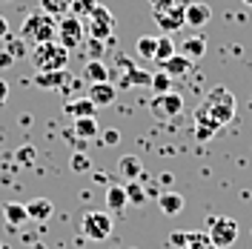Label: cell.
<instances>
[{
	"label": "cell",
	"instance_id": "cell-12",
	"mask_svg": "<svg viewBox=\"0 0 252 249\" xmlns=\"http://www.w3.org/2000/svg\"><path fill=\"white\" fill-rule=\"evenodd\" d=\"M86 97L92 100L97 109H100V106H112V103H115V97H118V89L112 86L109 80H106V83H92Z\"/></svg>",
	"mask_w": 252,
	"mask_h": 249
},
{
	"label": "cell",
	"instance_id": "cell-30",
	"mask_svg": "<svg viewBox=\"0 0 252 249\" xmlns=\"http://www.w3.org/2000/svg\"><path fill=\"white\" fill-rule=\"evenodd\" d=\"M94 3H97V0H75V3H72V12H69V15H75V17H80V20H86V17L92 15Z\"/></svg>",
	"mask_w": 252,
	"mask_h": 249
},
{
	"label": "cell",
	"instance_id": "cell-14",
	"mask_svg": "<svg viewBox=\"0 0 252 249\" xmlns=\"http://www.w3.org/2000/svg\"><path fill=\"white\" fill-rule=\"evenodd\" d=\"M118 172H121L124 181H141L143 166H141V160H138L135 155H124L121 160H118Z\"/></svg>",
	"mask_w": 252,
	"mask_h": 249
},
{
	"label": "cell",
	"instance_id": "cell-10",
	"mask_svg": "<svg viewBox=\"0 0 252 249\" xmlns=\"http://www.w3.org/2000/svg\"><path fill=\"white\" fill-rule=\"evenodd\" d=\"M184 20H187V26H192V29H204L206 23L212 20V9L206 3H201V0H192V3L184 6Z\"/></svg>",
	"mask_w": 252,
	"mask_h": 249
},
{
	"label": "cell",
	"instance_id": "cell-40",
	"mask_svg": "<svg viewBox=\"0 0 252 249\" xmlns=\"http://www.w3.org/2000/svg\"><path fill=\"white\" fill-rule=\"evenodd\" d=\"M129 249H135V247H129Z\"/></svg>",
	"mask_w": 252,
	"mask_h": 249
},
{
	"label": "cell",
	"instance_id": "cell-32",
	"mask_svg": "<svg viewBox=\"0 0 252 249\" xmlns=\"http://www.w3.org/2000/svg\"><path fill=\"white\" fill-rule=\"evenodd\" d=\"M72 169L75 172H86L89 169V157L83 155V152H75V155H72Z\"/></svg>",
	"mask_w": 252,
	"mask_h": 249
},
{
	"label": "cell",
	"instance_id": "cell-5",
	"mask_svg": "<svg viewBox=\"0 0 252 249\" xmlns=\"http://www.w3.org/2000/svg\"><path fill=\"white\" fill-rule=\"evenodd\" d=\"M206 235L212 241L215 249H226L238 241V220L226 218V215H215V218L206 220Z\"/></svg>",
	"mask_w": 252,
	"mask_h": 249
},
{
	"label": "cell",
	"instance_id": "cell-4",
	"mask_svg": "<svg viewBox=\"0 0 252 249\" xmlns=\"http://www.w3.org/2000/svg\"><path fill=\"white\" fill-rule=\"evenodd\" d=\"M69 63V49L61 46L58 40H49L32 49V66L37 72H55V69H66Z\"/></svg>",
	"mask_w": 252,
	"mask_h": 249
},
{
	"label": "cell",
	"instance_id": "cell-26",
	"mask_svg": "<svg viewBox=\"0 0 252 249\" xmlns=\"http://www.w3.org/2000/svg\"><path fill=\"white\" fill-rule=\"evenodd\" d=\"M124 189H126V201L132 203V206H143V201H146L143 184H138V181H129V184H124Z\"/></svg>",
	"mask_w": 252,
	"mask_h": 249
},
{
	"label": "cell",
	"instance_id": "cell-11",
	"mask_svg": "<svg viewBox=\"0 0 252 249\" xmlns=\"http://www.w3.org/2000/svg\"><path fill=\"white\" fill-rule=\"evenodd\" d=\"M69 80H72V75L66 69H55V72H34L32 83L40 89H63V86H69Z\"/></svg>",
	"mask_w": 252,
	"mask_h": 249
},
{
	"label": "cell",
	"instance_id": "cell-21",
	"mask_svg": "<svg viewBox=\"0 0 252 249\" xmlns=\"http://www.w3.org/2000/svg\"><path fill=\"white\" fill-rule=\"evenodd\" d=\"M175 55V43L169 34H160L158 37V46H155V58H152V63H158V66H163V63L169 61Z\"/></svg>",
	"mask_w": 252,
	"mask_h": 249
},
{
	"label": "cell",
	"instance_id": "cell-1",
	"mask_svg": "<svg viewBox=\"0 0 252 249\" xmlns=\"http://www.w3.org/2000/svg\"><path fill=\"white\" fill-rule=\"evenodd\" d=\"M198 109L204 112V115H209V118H215L220 126H226L235 118L238 103H235V94L229 92L226 86H212V89L204 94V100H201Z\"/></svg>",
	"mask_w": 252,
	"mask_h": 249
},
{
	"label": "cell",
	"instance_id": "cell-24",
	"mask_svg": "<svg viewBox=\"0 0 252 249\" xmlns=\"http://www.w3.org/2000/svg\"><path fill=\"white\" fill-rule=\"evenodd\" d=\"M86 78H89V83H106L109 80V69L100 61H89L86 63Z\"/></svg>",
	"mask_w": 252,
	"mask_h": 249
},
{
	"label": "cell",
	"instance_id": "cell-33",
	"mask_svg": "<svg viewBox=\"0 0 252 249\" xmlns=\"http://www.w3.org/2000/svg\"><path fill=\"white\" fill-rule=\"evenodd\" d=\"M118 140H121V132H118V129H106V132H103V143H106V146H115Z\"/></svg>",
	"mask_w": 252,
	"mask_h": 249
},
{
	"label": "cell",
	"instance_id": "cell-13",
	"mask_svg": "<svg viewBox=\"0 0 252 249\" xmlns=\"http://www.w3.org/2000/svg\"><path fill=\"white\" fill-rule=\"evenodd\" d=\"M192 58H187V55H178V52H175L172 58H169V61L163 63V66H160V69H163V72H166V75H169V78H187L189 72H192Z\"/></svg>",
	"mask_w": 252,
	"mask_h": 249
},
{
	"label": "cell",
	"instance_id": "cell-37",
	"mask_svg": "<svg viewBox=\"0 0 252 249\" xmlns=\"http://www.w3.org/2000/svg\"><path fill=\"white\" fill-rule=\"evenodd\" d=\"M0 37H9V20L0 15Z\"/></svg>",
	"mask_w": 252,
	"mask_h": 249
},
{
	"label": "cell",
	"instance_id": "cell-29",
	"mask_svg": "<svg viewBox=\"0 0 252 249\" xmlns=\"http://www.w3.org/2000/svg\"><path fill=\"white\" fill-rule=\"evenodd\" d=\"M149 86H152V92L160 94V92H172V78L160 69V72H155L152 75V80H149Z\"/></svg>",
	"mask_w": 252,
	"mask_h": 249
},
{
	"label": "cell",
	"instance_id": "cell-23",
	"mask_svg": "<svg viewBox=\"0 0 252 249\" xmlns=\"http://www.w3.org/2000/svg\"><path fill=\"white\" fill-rule=\"evenodd\" d=\"M75 135L83 140L97 138V118H75Z\"/></svg>",
	"mask_w": 252,
	"mask_h": 249
},
{
	"label": "cell",
	"instance_id": "cell-6",
	"mask_svg": "<svg viewBox=\"0 0 252 249\" xmlns=\"http://www.w3.org/2000/svg\"><path fill=\"white\" fill-rule=\"evenodd\" d=\"M83 34H86V26L83 20L75 15H63L58 17V29H55V40L66 49H78L83 43Z\"/></svg>",
	"mask_w": 252,
	"mask_h": 249
},
{
	"label": "cell",
	"instance_id": "cell-3",
	"mask_svg": "<svg viewBox=\"0 0 252 249\" xmlns=\"http://www.w3.org/2000/svg\"><path fill=\"white\" fill-rule=\"evenodd\" d=\"M184 6H187L184 0H149L152 17H155V23L166 31V34L181 31L187 26V20H184Z\"/></svg>",
	"mask_w": 252,
	"mask_h": 249
},
{
	"label": "cell",
	"instance_id": "cell-15",
	"mask_svg": "<svg viewBox=\"0 0 252 249\" xmlns=\"http://www.w3.org/2000/svg\"><path fill=\"white\" fill-rule=\"evenodd\" d=\"M52 212H55V206H52L49 198H34V201L26 203V215H29L32 220H49Z\"/></svg>",
	"mask_w": 252,
	"mask_h": 249
},
{
	"label": "cell",
	"instance_id": "cell-34",
	"mask_svg": "<svg viewBox=\"0 0 252 249\" xmlns=\"http://www.w3.org/2000/svg\"><path fill=\"white\" fill-rule=\"evenodd\" d=\"M184 241H187V232H172L169 235V244H172V247H184Z\"/></svg>",
	"mask_w": 252,
	"mask_h": 249
},
{
	"label": "cell",
	"instance_id": "cell-35",
	"mask_svg": "<svg viewBox=\"0 0 252 249\" xmlns=\"http://www.w3.org/2000/svg\"><path fill=\"white\" fill-rule=\"evenodd\" d=\"M6 100H9V83L0 78V106H6Z\"/></svg>",
	"mask_w": 252,
	"mask_h": 249
},
{
	"label": "cell",
	"instance_id": "cell-17",
	"mask_svg": "<svg viewBox=\"0 0 252 249\" xmlns=\"http://www.w3.org/2000/svg\"><path fill=\"white\" fill-rule=\"evenodd\" d=\"M3 218L9 226H20L23 220L29 218L26 215V203H17V201H6L3 203Z\"/></svg>",
	"mask_w": 252,
	"mask_h": 249
},
{
	"label": "cell",
	"instance_id": "cell-27",
	"mask_svg": "<svg viewBox=\"0 0 252 249\" xmlns=\"http://www.w3.org/2000/svg\"><path fill=\"white\" fill-rule=\"evenodd\" d=\"M184 55L192 58V61L204 58V55H206V40H204V37H189L187 43H184Z\"/></svg>",
	"mask_w": 252,
	"mask_h": 249
},
{
	"label": "cell",
	"instance_id": "cell-20",
	"mask_svg": "<svg viewBox=\"0 0 252 249\" xmlns=\"http://www.w3.org/2000/svg\"><path fill=\"white\" fill-rule=\"evenodd\" d=\"M40 3V12H46L52 17H63L72 12V3L75 0H37Z\"/></svg>",
	"mask_w": 252,
	"mask_h": 249
},
{
	"label": "cell",
	"instance_id": "cell-36",
	"mask_svg": "<svg viewBox=\"0 0 252 249\" xmlns=\"http://www.w3.org/2000/svg\"><path fill=\"white\" fill-rule=\"evenodd\" d=\"M12 63H15V58H12L9 52H0V69H9Z\"/></svg>",
	"mask_w": 252,
	"mask_h": 249
},
{
	"label": "cell",
	"instance_id": "cell-2",
	"mask_svg": "<svg viewBox=\"0 0 252 249\" xmlns=\"http://www.w3.org/2000/svg\"><path fill=\"white\" fill-rule=\"evenodd\" d=\"M55 29H58V17L46 15V12H32L23 26H20V40L29 43V46H40V43H49L55 40Z\"/></svg>",
	"mask_w": 252,
	"mask_h": 249
},
{
	"label": "cell",
	"instance_id": "cell-28",
	"mask_svg": "<svg viewBox=\"0 0 252 249\" xmlns=\"http://www.w3.org/2000/svg\"><path fill=\"white\" fill-rule=\"evenodd\" d=\"M155 46H158V37H149V34L138 37V43H135V49H138V55H141L143 61H152L155 58Z\"/></svg>",
	"mask_w": 252,
	"mask_h": 249
},
{
	"label": "cell",
	"instance_id": "cell-9",
	"mask_svg": "<svg viewBox=\"0 0 252 249\" xmlns=\"http://www.w3.org/2000/svg\"><path fill=\"white\" fill-rule=\"evenodd\" d=\"M181 109H184V97L178 92H160L152 94V100H149V112L158 121H169L175 115H181Z\"/></svg>",
	"mask_w": 252,
	"mask_h": 249
},
{
	"label": "cell",
	"instance_id": "cell-38",
	"mask_svg": "<svg viewBox=\"0 0 252 249\" xmlns=\"http://www.w3.org/2000/svg\"><path fill=\"white\" fill-rule=\"evenodd\" d=\"M34 155V149H20V152H17V157H32Z\"/></svg>",
	"mask_w": 252,
	"mask_h": 249
},
{
	"label": "cell",
	"instance_id": "cell-25",
	"mask_svg": "<svg viewBox=\"0 0 252 249\" xmlns=\"http://www.w3.org/2000/svg\"><path fill=\"white\" fill-rule=\"evenodd\" d=\"M181 249H215L206 232H187V241Z\"/></svg>",
	"mask_w": 252,
	"mask_h": 249
},
{
	"label": "cell",
	"instance_id": "cell-18",
	"mask_svg": "<svg viewBox=\"0 0 252 249\" xmlns=\"http://www.w3.org/2000/svg\"><path fill=\"white\" fill-rule=\"evenodd\" d=\"M158 206H160V212H163L166 218H172V215H181V209H184V198H181L178 192H163L160 201H158Z\"/></svg>",
	"mask_w": 252,
	"mask_h": 249
},
{
	"label": "cell",
	"instance_id": "cell-7",
	"mask_svg": "<svg viewBox=\"0 0 252 249\" xmlns=\"http://www.w3.org/2000/svg\"><path fill=\"white\" fill-rule=\"evenodd\" d=\"M83 26L89 29V34H92L94 40H109L112 31H115V15H112L103 3H94L92 15L83 20Z\"/></svg>",
	"mask_w": 252,
	"mask_h": 249
},
{
	"label": "cell",
	"instance_id": "cell-19",
	"mask_svg": "<svg viewBox=\"0 0 252 249\" xmlns=\"http://www.w3.org/2000/svg\"><path fill=\"white\" fill-rule=\"evenodd\" d=\"M106 206H109L112 212H121L124 206H129V201H126V189L121 187V184H112V187L106 189Z\"/></svg>",
	"mask_w": 252,
	"mask_h": 249
},
{
	"label": "cell",
	"instance_id": "cell-8",
	"mask_svg": "<svg viewBox=\"0 0 252 249\" xmlns=\"http://www.w3.org/2000/svg\"><path fill=\"white\" fill-rule=\"evenodd\" d=\"M80 229L89 241H106L112 235V215L103 209H89L80 220Z\"/></svg>",
	"mask_w": 252,
	"mask_h": 249
},
{
	"label": "cell",
	"instance_id": "cell-39",
	"mask_svg": "<svg viewBox=\"0 0 252 249\" xmlns=\"http://www.w3.org/2000/svg\"><path fill=\"white\" fill-rule=\"evenodd\" d=\"M244 3H247V6H250V9H252V0H244Z\"/></svg>",
	"mask_w": 252,
	"mask_h": 249
},
{
	"label": "cell",
	"instance_id": "cell-22",
	"mask_svg": "<svg viewBox=\"0 0 252 249\" xmlns=\"http://www.w3.org/2000/svg\"><path fill=\"white\" fill-rule=\"evenodd\" d=\"M152 75L143 72V69H135L132 63H126V78L121 80V86H149Z\"/></svg>",
	"mask_w": 252,
	"mask_h": 249
},
{
	"label": "cell",
	"instance_id": "cell-31",
	"mask_svg": "<svg viewBox=\"0 0 252 249\" xmlns=\"http://www.w3.org/2000/svg\"><path fill=\"white\" fill-rule=\"evenodd\" d=\"M6 52H9V55H12L15 61H20V58H26V52H29V46H26V43H23V40L17 37V40H12V43L6 46Z\"/></svg>",
	"mask_w": 252,
	"mask_h": 249
},
{
	"label": "cell",
	"instance_id": "cell-16",
	"mask_svg": "<svg viewBox=\"0 0 252 249\" xmlns=\"http://www.w3.org/2000/svg\"><path fill=\"white\" fill-rule=\"evenodd\" d=\"M66 115H72V118H94L97 115V106H94L89 97H78V100H69L66 103Z\"/></svg>",
	"mask_w": 252,
	"mask_h": 249
}]
</instances>
